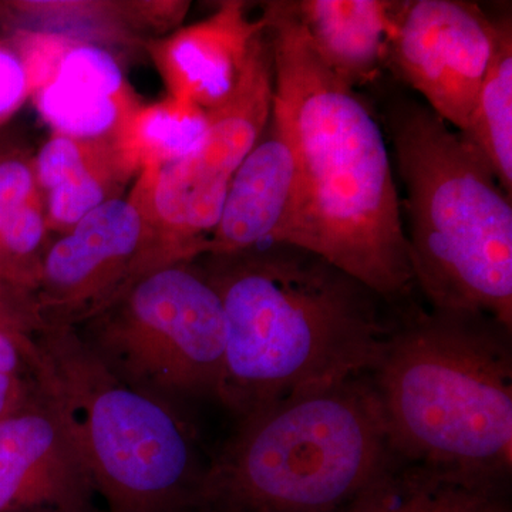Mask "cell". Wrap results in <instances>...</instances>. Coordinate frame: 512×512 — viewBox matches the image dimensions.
Returning a JSON list of instances; mask_svg holds the SVG:
<instances>
[{"label":"cell","instance_id":"obj_1","mask_svg":"<svg viewBox=\"0 0 512 512\" xmlns=\"http://www.w3.org/2000/svg\"><path fill=\"white\" fill-rule=\"evenodd\" d=\"M262 9L274 56L272 117L295 158L278 244L320 256L386 301L403 299L413 272L382 128L356 89L316 55L291 0Z\"/></svg>","mask_w":512,"mask_h":512},{"label":"cell","instance_id":"obj_2","mask_svg":"<svg viewBox=\"0 0 512 512\" xmlns=\"http://www.w3.org/2000/svg\"><path fill=\"white\" fill-rule=\"evenodd\" d=\"M227 320L218 400L238 419L366 375L394 320L389 302L320 256L289 244L195 259Z\"/></svg>","mask_w":512,"mask_h":512},{"label":"cell","instance_id":"obj_3","mask_svg":"<svg viewBox=\"0 0 512 512\" xmlns=\"http://www.w3.org/2000/svg\"><path fill=\"white\" fill-rule=\"evenodd\" d=\"M369 375L397 456L510 480V328L481 312L413 309Z\"/></svg>","mask_w":512,"mask_h":512},{"label":"cell","instance_id":"obj_4","mask_svg":"<svg viewBox=\"0 0 512 512\" xmlns=\"http://www.w3.org/2000/svg\"><path fill=\"white\" fill-rule=\"evenodd\" d=\"M386 106L406 187L407 249L414 285L431 308L481 312L512 326V202L460 131L426 104Z\"/></svg>","mask_w":512,"mask_h":512},{"label":"cell","instance_id":"obj_5","mask_svg":"<svg viewBox=\"0 0 512 512\" xmlns=\"http://www.w3.org/2000/svg\"><path fill=\"white\" fill-rule=\"evenodd\" d=\"M393 456L369 373L239 419L188 512H332Z\"/></svg>","mask_w":512,"mask_h":512},{"label":"cell","instance_id":"obj_6","mask_svg":"<svg viewBox=\"0 0 512 512\" xmlns=\"http://www.w3.org/2000/svg\"><path fill=\"white\" fill-rule=\"evenodd\" d=\"M30 370L55 403L107 512H188L207 464L185 410L113 375L72 326L33 339Z\"/></svg>","mask_w":512,"mask_h":512},{"label":"cell","instance_id":"obj_7","mask_svg":"<svg viewBox=\"0 0 512 512\" xmlns=\"http://www.w3.org/2000/svg\"><path fill=\"white\" fill-rule=\"evenodd\" d=\"M73 329L113 375L160 402L184 410L190 400H218L227 320L195 261L137 276Z\"/></svg>","mask_w":512,"mask_h":512},{"label":"cell","instance_id":"obj_8","mask_svg":"<svg viewBox=\"0 0 512 512\" xmlns=\"http://www.w3.org/2000/svg\"><path fill=\"white\" fill-rule=\"evenodd\" d=\"M274 104V56L262 33L237 92L208 111L207 134L187 157L138 174L130 197L144 221L137 275L205 254L235 173L264 133Z\"/></svg>","mask_w":512,"mask_h":512},{"label":"cell","instance_id":"obj_9","mask_svg":"<svg viewBox=\"0 0 512 512\" xmlns=\"http://www.w3.org/2000/svg\"><path fill=\"white\" fill-rule=\"evenodd\" d=\"M495 20L464 0L397 2L389 64L464 133L493 56Z\"/></svg>","mask_w":512,"mask_h":512},{"label":"cell","instance_id":"obj_10","mask_svg":"<svg viewBox=\"0 0 512 512\" xmlns=\"http://www.w3.org/2000/svg\"><path fill=\"white\" fill-rule=\"evenodd\" d=\"M144 221L133 198L107 201L46 248L37 299L46 322L80 325L136 278Z\"/></svg>","mask_w":512,"mask_h":512},{"label":"cell","instance_id":"obj_11","mask_svg":"<svg viewBox=\"0 0 512 512\" xmlns=\"http://www.w3.org/2000/svg\"><path fill=\"white\" fill-rule=\"evenodd\" d=\"M96 494L66 421L35 382L0 421V512H84Z\"/></svg>","mask_w":512,"mask_h":512},{"label":"cell","instance_id":"obj_12","mask_svg":"<svg viewBox=\"0 0 512 512\" xmlns=\"http://www.w3.org/2000/svg\"><path fill=\"white\" fill-rule=\"evenodd\" d=\"M265 32L245 2H222L208 18L148 42L147 49L174 99L212 111L225 103L244 77L252 50Z\"/></svg>","mask_w":512,"mask_h":512},{"label":"cell","instance_id":"obj_13","mask_svg":"<svg viewBox=\"0 0 512 512\" xmlns=\"http://www.w3.org/2000/svg\"><path fill=\"white\" fill-rule=\"evenodd\" d=\"M295 190V158L272 117L229 185L204 255H231L278 244ZM202 255V256H204Z\"/></svg>","mask_w":512,"mask_h":512},{"label":"cell","instance_id":"obj_14","mask_svg":"<svg viewBox=\"0 0 512 512\" xmlns=\"http://www.w3.org/2000/svg\"><path fill=\"white\" fill-rule=\"evenodd\" d=\"M45 201L47 231L66 234L87 214L121 198L136 171L113 138H76L53 133L33 161Z\"/></svg>","mask_w":512,"mask_h":512},{"label":"cell","instance_id":"obj_15","mask_svg":"<svg viewBox=\"0 0 512 512\" xmlns=\"http://www.w3.org/2000/svg\"><path fill=\"white\" fill-rule=\"evenodd\" d=\"M510 480L473 476L389 458L345 504L332 512H512Z\"/></svg>","mask_w":512,"mask_h":512},{"label":"cell","instance_id":"obj_16","mask_svg":"<svg viewBox=\"0 0 512 512\" xmlns=\"http://www.w3.org/2000/svg\"><path fill=\"white\" fill-rule=\"evenodd\" d=\"M319 59L350 87L363 86L389 64L397 2L291 0Z\"/></svg>","mask_w":512,"mask_h":512},{"label":"cell","instance_id":"obj_17","mask_svg":"<svg viewBox=\"0 0 512 512\" xmlns=\"http://www.w3.org/2000/svg\"><path fill=\"white\" fill-rule=\"evenodd\" d=\"M208 124L207 111L168 96L148 106L141 104L114 140L138 175L187 157L204 140Z\"/></svg>","mask_w":512,"mask_h":512},{"label":"cell","instance_id":"obj_18","mask_svg":"<svg viewBox=\"0 0 512 512\" xmlns=\"http://www.w3.org/2000/svg\"><path fill=\"white\" fill-rule=\"evenodd\" d=\"M495 20L493 56L464 137L480 151L498 183L512 194V20Z\"/></svg>","mask_w":512,"mask_h":512},{"label":"cell","instance_id":"obj_19","mask_svg":"<svg viewBox=\"0 0 512 512\" xmlns=\"http://www.w3.org/2000/svg\"><path fill=\"white\" fill-rule=\"evenodd\" d=\"M53 133L76 138H113L141 106L133 89L116 92L82 82L53 80L32 94Z\"/></svg>","mask_w":512,"mask_h":512},{"label":"cell","instance_id":"obj_20","mask_svg":"<svg viewBox=\"0 0 512 512\" xmlns=\"http://www.w3.org/2000/svg\"><path fill=\"white\" fill-rule=\"evenodd\" d=\"M47 326L37 293L0 278V330L36 336Z\"/></svg>","mask_w":512,"mask_h":512},{"label":"cell","instance_id":"obj_21","mask_svg":"<svg viewBox=\"0 0 512 512\" xmlns=\"http://www.w3.org/2000/svg\"><path fill=\"white\" fill-rule=\"evenodd\" d=\"M37 191L33 163L19 154L0 151V227Z\"/></svg>","mask_w":512,"mask_h":512},{"label":"cell","instance_id":"obj_22","mask_svg":"<svg viewBox=\"0 0 512 512\" xmlns=\"http://www.w3.org/2000/svg\"><path fill=\"white\" fill-rule=\"evenodd\" d=\"M30 97L28 77L10 43L0 39V128Z\"/></svg>","mask_w":512,"mask_h":512},{"label":"cell","instance_id":"obj_23","mask_svg":"<svg viewBox=\"0 0 512 512\" xmlns=\"http://www.w3.org/2000/svg\"><path fill=\"white\" fill-rule=\"evenodd\" d=\"M35 336L0 330V375H22L30 372V350Z\"/></svg>","mask_w":512,"mask_h":512},{"label":"cell","instance_id":"obj_24","mask_svg":"<svg viewBox=\"0 0 512 512\" xmlns=\"http://www.w3.org/2000/svg\"><path fill=\"white\" fill-rule=\"evenodd\" d=\"M33 392L32 370L22 375H0V421L19 410Z\"/></svg>","mask_w":512,"mask_h":512},{"label":"cell","instance_id":"obj_25","mask_svg":"<svg viewBox=\"0 0 512 512\" xmlns=\"http://www.w3.org/2000/svg\"><path fill=\"white\" fill-rule=\"evenodd\" d=\"M84 512H107V511H100V510H96V508H93V510L84 511Z\"/></svg>","mask_w":512,"mask_h":512}]
</instances>
